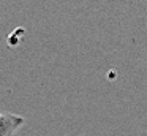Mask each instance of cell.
<instances>
[{
	"label": "cell",
	"mask_w": 147,
	"mask_h": 136,
	"mask_svg": "<svg viewBox=\"0 0 147 136\" xmlns=\"http://www.w3.org/2000/svg\"><path fill=\"white\" fill-rule=\"evenodd\" d=\"M26 123V119L19 114L0 112V136H13Z\"/></svg>",
	"instance_id": "cell-1"
}]
</instances>
